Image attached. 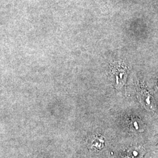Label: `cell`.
<instances>
[{"label": "cell", "mask_w": 158, "mask_h": 158, "mask_svg": "<svg viewBox=\"0 0 158 158\" xmlns=\"http://www.w3.org/2000/svg\"><path fill=\"white\" fill-rule=\"evenodd\" d=\"M141 99L145 107L149 109V110H153L155 108L156 105L154 98L149 93L143 92L141 94Z\"/></svg>", "instance_id": "cell-1"}, {"label": "cell", "mask_w": 158, "mask_h": 158, "mask_svg": "<svg viewBox=\"0 0 158 158\" xmlns=\"http://www.w3.org/2000/svg\"><path fill=\"white\" fill-rule=\"evenodd\" d=\"M127 74L123 69L118 70L114 72V83L116 88L119 89L124 85Z\"/></svg>", "instance_id": "cell-2"}, {"label": "cell", "mask_w": 158, "mask_h": 158, "mask_svg": "<svg viewBox=\"0 0 158 158\" xmlns=\"http://www.w3.org/2000/svg\"><path fill=\"white\" fill-rule=\"evenodd\" d=\"M104 139L102 135L93 136L90 138L89 144L92 149L95 150H101L104 146Z\"/></svg>", "instance_id": "cell-3"}, {"label": "cell", "mask_w": 158, "mask_h": 158, "mask_svg": "<svg viewBox=\"0 0 158 158\" xmlns=\"http://www.w3.org/2000/svg\"><path fill=\"white\" fill-rule=\"evenodd\" d=\"M131 128L133 131H139L142 132L144 130L143 128V125L142 124L141 121L140 120H137V119H134L131 123Z\"/></svg>", "instance_id": "cell-4"}]
</instances>
